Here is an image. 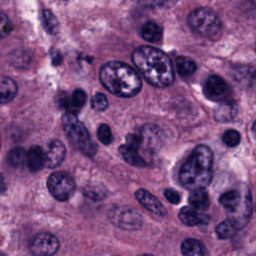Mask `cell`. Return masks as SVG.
<instances>
[{
	"mask_svg": "<svg viewBox=\"0 0 256 256\" xmlns=\"http://www.w3.org/2000/svg\"><path fill=\"white\" fill-rule=\"evenodd\" d=\"M131 59L151 85L163 88L172 84L173 66L169 57L161 50L151 46H141L133 51Z\"/></svg>",
	"mask_w": 256,
	"mask_h": 256,
	"instance_id": "6da1fadb",
	"label": "cell"
},
{
	"mask_svg": "<svg viewBox=\"0 0 256 256\" xmlns=\"http://www.w3.org/2000/svg\"><path fill=\"white\" fill-rule=\"evenodd\" d=\"M101 84L112 94L119 97H132L142 86L138 73L129 65L111 61L104 64L99 71Z\"/></svg>",
	"mask_w": 256,
	"mask_h": 256,
	"instance_id": "7a4b0ae2",
	"label": "cell"
},
{
	"mask_svg": "<svg viewBox=\"0 0 256 256\" xmlns=\"http://www.w3.org/2000/svg\"><path fill=\"white\" fill-rule=\"evenodd\" d=\"M212 164L211 149L206 145L196 146L179 171L180 182L191 191L204 189L212 178Z\"/></svg>",
	"mask_w": 256,
	"mask_h": 256,
	"instance_id": "3957f363",
	"label": "cell"
},
{
	"mask_svg": "<svg viewBox=\"0 0 256 256\" xmlns=\"http://www.w3.org/2000/svg\"><path fill=\"white\" fill-rule=\"evenodd\" d=\"M64 132L70 144L81 153L92 156L96 152V145L90 138V135L83 123L73 113H65L62 117Z\"/></svg>",
	"mask_w": 256,
	"mask_h": 256,
	"instance_id": "277c9868",
	"label": "cell"
},
{
	"mask_svg": "<svg viewBox=\"0 0 256 256\" xmlns=\"http://www.w3.org/2000/svg\"><path fill=\"white\" fill-rule=\"evenodd\" d=\"M188 23L196 33L210 37L216 35L221 28V21L217 14L208 8H198L188 17Z\"/></svg>",
	"mask_w": 256,
	"mask_h": 256,
	"instance_id": "5b68a950",
	"label": "cell"
},
{
	"mask_svg": "<svg viewBox=\"0 0 256 256\" xmlns=\"http://www.w3.org/2000/svg\"><path fill=\"white\" fill-rule=\"evenodd\" d=\"M163 140L162 131L154 125H146L141 127L136 132L130 134L127 138V144L139 149H144L149 152L157 150Z\"/></svg>",
	"mask_w": 256,
	"mask_h": 256,
	"instance_id": "8992f818",
	"label": "cell"
},
{
	"mask_svg": "<svg viewBox=\"0 0 256 256\" xmlns=\"http://www.w3.org/2000/svg\"><path fill=\"white\" fill-rule=\"evenodd\" d=\"M109 220L113 225L124 230H138L143 223L142 215L134 208L127 206L113 207L108 213Z\"/></svg>",
	"mask_w": 256,
	"mask_h": 256,
	"instance_id": "52a82bcc",
	"label": "cell"
},
{
	"mask_svg": "<svg viewBox=\"0 0 256 256\" xmlns=\"http://www.w3.org/2000/svg\"><path fill=\"white\" fill-rule=\"evenodd\" d=\"M47 187L51 195L58 201L68 200L75 190L73 178L63 172L57 171L52 173L47 180Z\"/></svg>",
	"mask_w": 256,
	"mask_h": 256,
	"instance_id": "ba28073f",
	"label": "cell"
},
{
	"mask_svg": "<svg viewBox=\"0 0 256 256\" xmlns=\"http://www.w3.org/2000/svg\"><path fill=\"white\" fill-rule=\"evenodd\" d=\"M57 237L48 232H41L33 237L29 249L34 256H53L59 249Z\"/></svg>",
	"mask_w": 256,
	"mask_h": 256,
	"instance_id": "9c48e42d",
	"label": "cell"
},
{
	"mask_svg": "<svg viewBox=\"0 0 256 256\" xmlns=\"http://www.w3.org/2000/svg\"><path fill=\"white\" fill-rule=\"evenodd\" d=\"M204 93L207 98L213 101H226L229 87L220 76L211 75L205 81Z\"/></svg>",
	"mask_w": 256,
	"mask_h": 256,
	"instance_id": "30bf717a",
	"label": "cell"
},
{
	"mask_svg": "<svg viewBox=\"0 0 256 256\" xmlns=\"http://www.w3.org/2000/svg\"><path fill=\"white\" fill-rule=\"evenodd\" d=\"M44 151V165L48 168L58 167L64 160L66 148L64 144L58 140L51 141Z\"/></svg>",
	"mask_w": 256,
	"mask_h": 256,
	"instance_id": "8fae6325",
	"label": "cell"
},
{
	"mask_svg": "<svg viewBox=\"0 0 256 256\" xmlns=\"http://www.w3.org/2000/svg\"><path fill=\"white\" fill-rule=\"evenodd\" d=\"M135 197L138 200V202L147 210H149L150 212L163 216L166 213L165 207L163 206V204L154 196L152 195L150 192H148L147 190L144 189H138L135 192Z\"/></svg>",
	"mask_w": 256,
	"mask_h": 256,
	"instance_id": "7c38bea8",
	"label": "cell"
},
{
	"mask_svg": "<svg viewBox=\"0 0 256 256\" xmlns=\"http://www.w3.org/2000/svg\"><path fill=\"white\" fill-rule=\"evenodd\" d=\"M180 221L187 226L204 225L209 222V216L199 212L193 207H184L179 212Z\"/></svg>",
	"mask_w": 256,
	"mask_h": 256,
	"instance_id": "4fadbf2b",
	"label": "cell"
},
{
	"mask_svg": "<svg viewBox=\"0 0 256 256\" xmlns=\"http://www.w3.org/2000/svg\"><path fill=\"white\" fill-rule=\"evenodd\" d=\"M18 91L17 83L10 77L0 76V104L12 101Z\"/></svg>",
	"mask_w": 256,
	"mask_h": 256,
	"instance_id": "5bb4252c",
	"label": "cell"
},
{
	"mask_svg": "<svg viewBox=\"0 0 256 256\" xmlns=\"http://www.w3.org/2000/svg\"><path fill=\"white\" fill-rule=\"evenodd\" d=\"M26 165L31 172H37L41 170L44 165V151L41 147L33 145L27 152Z\"/></svg>",
	"mask_w": 256,
	"mask_h": 256,
	"instance_id": "9a60e30c",
	"label": "cell"
},
{
	"mask_svg": "<svg viewBox=\"0 0 256 256\" xmlns=\"http://www.w3.org/2000/svg\"><path fill=\"white\" fill-rule=\"evenodd\" d=\"M119 152L123 157V159L130 165H133L136 167H145L147 165L146 160L140 155L139 150H137L136 148L128 144L121 145L119 147Z\"/></svg>",
	"mask_w": 256,
	"mask_h": 256,
	"instance_id": "2e32d148",
	"label": "cell"
},
{
	"mask_svg": "<svg viewBox=\"0 0 256 256\" xmlns=\"http://www.w3.org/2000/svg\"><path fill=\"white\" fill-rule=\"evenodd\" d=\"M86 93L82 89H76L72 92L70 98L62 100L61 104L64 106L69 113H73L79 110L86 102Z\"/></svg>",
	"mask_w": 256,
	"mask_h": 256,
	"instance_id": "e0dca14e",
	"label": "cell"
},
{
	"mask_svg": "<svg viewBox=\"0 0 256 256\" xmlns=\"http://www.w3.org/2000/svg\"><path fill=\"white\" fill-rule=\"evenodd\" d=\"M140 34L146 41L156 43L162 39V28L156 22L148 21L142 26Z\"/></svg>",
	"mask_w": 256,
	"mask_h": 256,
	"instance_id": "ac0fdd59",
	"label": "cell"
},
{
	"mask_svg": "<svg viewBox=\"0 0 256 256\" xmlns=\"http://www.w3.org/2000/svg\"><path fill=\"white\" fill-rule=\"evenodd\" d=\"M189 203L191 207L196 210H206L210 205V200L207 192L204 189L192 191L189 196Z\"/></svg>",
	"mask_w": 256,
	"mask_h": 256,
	"instance_id": "d6986e66",
	"label": "cell"
},
{
	"mask_svg": "<svg viewBox=\"0 0 256 256\" xmlns=\"http://www.w3.org/2000/svg\"><path fill=\"white\" fill-rule=\"evenodd\" d=\"M183 256H205V247L196 239H186L181 245Z\"/></svg>",
	"mask_w": 256,
	"mask_h": 256,
	"instance_id": "ffe728a7",
	"label": "cell"
},
{
	"mask_svg": "<svg viewBox=\"0 0 256 256\" xmlns=\"http://www.w3.org/2000/svg\"><path fill=\"white\" fill-rule=\"evenodd\" d=\"M195 62L185 56H178L176 58V70L181 77H189L196 71Z\"/></svg>",
	"mask_w": 256,
	"mask_h": 256,
	"instance_id": "44dd1931",
	"label": "cell"
},
{
	"mask_svg": "<svg viewBox=\"0 0 256 256\" xmlns=\"http://www.w3.org/2000/svg\"><path fill=\"white\" fill-rule=\"evenodd\" d=\"M240 200H241L240 193L236 190H231L226 193H223L219 199L221 205L231 212H234L238 209L240 205Z\"/></svg>",
	"mask_w": 256,
	"mask_h": 256,
	"instance_id": "7402d4cb",
	"label": "cell"
},
{
	"mask_svg": "<svg viewBox=\"0 0 256 256\" xmlns=\"http://www.w3.org/2000/svg\"><path fill=\"white\" fill-rule=\"evenodd\" d=\"M27 152L21 147H15L8 153V163L15 168H22L26 164Z\"/></svg>",
	"mask_w": 256,
	"mask_h": 256,
	"instance_id": "603a6c76",
	"label": "cell"
},
{
	"mask_svg": "<svg viewBox=\"0 0 256 256\" xmlns=\"http://www.w3.org/2000/svg\"><path fill=\"white\" fill-rule=\"evenodd\" d=\"M237 226L233 223L231 219H226L222 221L216 227V233L220 239H227L232 237L237 232Z\"/></svg>",
	"mask_w": 256,
	"mask_h": 256,
	"instance_id": "cb8c5ba5",
	"label": "cell"
},
{
	"mask_svg": "<svg viewBox=\"0 0 256 256\" xmlns=\"http://www.w3.org/2000/svg\"><path fill=\"white\" fill-rule=\"evenodd\" d=\"M42 19L45 30L49 34H56L58 31V21L55 15L49 9H43Z\"/></svg>",
	"mask_w": 256,
	"mask_h": 256,
	"instance_id": "d4e9b609",
	"label": "cell"
},
{
	"mask_svg": "<svg viewBox=\"0 0 256 256\" xmlns=\"http://www.w3.org/2000/svg\"><path fill=\"white\" fill-rule=\"evenodd\" d=\"M222 140L223 142L229 146V147H235L239 144L241 137L238 131L234 130V129H229L226 130L222 136Z\"/></svg>",
	"mask_w": 256,
	"mask_h": 256,
	"instance_id": "484cf974",
	"label": "cell"
},
{
	"mask_svg": "<svg viewBox=\"0 0 256 256\" xmlns=\"http://www.w3.org/2000/svg\"><path fill=\"white\" fill-rule=\"evenodd\" d=\"M234 115H235V110L233 108V105L228 103H226L225 106L222 105L220 108H218L215 113V117L219 121H227L228 119L233 118Z\"/></svg>",
	"mask_w": 256,
	"mask_h": 256,
	"instance_id": "4316f807",
	"label": "cell"
},
{
	"mask_svg": "<svg viewBox=\"0 0 256 256\" xmlns=\"http://www.w3.org/2000/svg\"><path fill=\"white\" fill-rule=\"evenodd\" d=\"M97 136H98V139L104 145H109L113 140V135H112L111 129L107 124L99 125V127L97 129Z\"/></svg>",
	"mask_w": 256,
	"mask_h": 256,
	"instance_id": "83f0119b",
	"label": "cell"
},
{
	"mask_svg": "<svg viewBox=\"0 0 256 256\" xmlns=\"http://www.w3.org/2000/svg\"><path fill=\"white\" fill-rule=\"evenodd\" d=\"M91 106L96 111H104L108 107V100L103 93H96L91 99Z\"/></svg>",
	"mask_w": 256,
	"mask_h": 256,
	"instance_id": "f1b7e54d",
	"label": "cell"
},
{
	"mask_svg": "<svg viewBox=\"0 0 256 256\" xmlns=\"http://www.w3.org/2000/svg\"><path fill=\"white\" fill-rule=\"evenodd\" d=\"M12 30V23L6 14L0 12V39L6 37Z\"/></svg>",
	"mask_w": 256,
	"mask_h": 256,
	"instance_id": "f546056e",
	"label": "cell"
},
{
	"mask_svg": "<svg viewBox=\"0 0 256 256\" xmlns=\"http://www.w3.org/2000/svg\"><path fill=\"white\" fill-rule=\"evenodd\" d=\"M164 196L172 204H178L180 202L179 193L173 189H166L164 191Z\"/></svg>",
	"mask_w": 256,
	"mask_h": 256,
	"instance_id": "4dcf8cb0",
	"label": "cell"
},
{
	"mask_svg": "<svg viewBox=\"0 0 256 256\" xmlns=\"http://www.w3.org/2000/svg\"><path fill=\"white\" fill-rule=\"evenodd\" d=\"M6 182L3 175L0 174V193H4L6 191Z\"/></svg>",
	"mask_w": 256,
	"mask_h": 256,
	"instance_id": "1f68e13d",
	"label": "cell"
},
{
	"mask_svg": "<svg viewBox=\"0 0 256 256\" xmlns=\"http://www.w3.org/2000/svg\"><path fill=\"white\" fill-rule=\"evenodd\" d=\"M252 132H253V134H254V136H255V138H256V121L253 123V126H252Z\"/></svg>",
	"mask_w": 256,
	"mask_h": 256,
	"instance_id": "d6a6232c",
	"label": "cell"
},
{
	"mask_svg": "<svg viewBox=\"0 0 256 256\" xmlns=\"http://www.w3.org/2000/svg\"><path fill=\"white\" fill-rule=\"evenodd\" d=\"M140 256H153V255H149V254H143V255H140Z\"/></svg>",
	"mask_w": 256,
	"mask_h": 256,
	"instance_id": "836d02e7",
	"label": "cell"
},
{
	"mask_svg": "<svg viewBox=\"0 0 256 256\" xmlns=\"http://www.w3.org/2000/svg\"><path fill=\"white\" fill-rule=\"evenodd\" d=\"M255 49H256V42H255Z\"/></svg>",
	"mask_w": 256,
	"mask_h": 256,
	"instance_id": "e575fe53",
	"label": "cell"
},
{
	"mask_svg": "<svg viewBox=\"0 0 256 256\" xmlns=\"http://www.w3.org/2000/svg\"><path fill=\"white\" fill-rule=\"evenodd\" d=\"M0 146H1V144H0Z\"/></svg>",
	"mask_w": 256,
	"mask_h": 256,
	"instance_id": "d590c367",
	"label": "cell"
}]
</instances>
